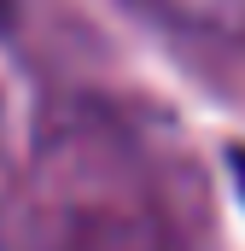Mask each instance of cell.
I'll list each match as a JSON object with an SVG mask.
<instances>
[{
    "mask_svg": "<svg viewBox=\"0 0 245 251\" xmlns=\"http://www.w3.org/2000/svg\"><path fill=\"white\" fill-rule=\"evenodd\" d=\"M228 164H234V176H240V199H245V146H234V152H228Z\"/></svg>",
    "mask_w": 245,
    "mask_h": 251,
    "instance_id": "cell-1",
    "label": "cell"
}]
</instances>
